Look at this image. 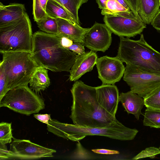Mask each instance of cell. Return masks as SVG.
<instances>
[{"label": "cell", "instance_id": "cell-1", "mask_svg": "<svg viewBox=\"0 0 160 160\" xmlns=\"http://www.w3.org/2000/svg\"><path fill=\"white\" fill-rule=\"evenodd\" d=\"M72 98L70 116L74 124L81 126L103 128L116 120L97 101L95 87L76 81L71 89Z\"/></svg>", "mask_w": 160, "mask_h": 160}, {"label": "cell", "instance_id": "cell-2", "mask_svg": "<svg viewBox=\"0 0 160 160\" xmlns=\"http://www.w3.org/2000/svg\"><path fill=\"white\" fill-rule=\"evenodd\" d=\"M31 55L39 66L55 72H70L77 56L62 46L56 34L39 31L33 34Z\"/></svg>", "mask_w": 160, "mask_h": 160}, {"label": "cell", "instance_id": "cell-3", "mask_svg": "<svg viewBox=\"0 0 160 160\" xmlns=\"http://www.w3.org/2000/svg\"><path fill=\"white\" fill-rule=\"evenodd\" d=\"M48 130L55 135L73 141H78L88 136H100L121 141L133 139L138 132L135 128L125 126L117 119L105 127H91L60 122L51 119Z\"/></svg>", "mask_w": 160, "mask_h": 160}, {"label": "cell", "instance_id": "cell-4", "mask_svg": "<svg viewBox=\"0 0 160 160\" xmlns=\"http://www.w3.org/2000/svg\"><path fill=\"white\" fill-rule=\"evenodd\" d=\"M120 38L118 58L126 64L160 74V53L148 43L143 34L138 40L124 37Z\"/></svg>", "mask_w": 160, "mask_h": 160}, {"label": "cell", "instance_id": "cell-5", "mask_svg": "<svg viewBox=\"0 0 160 160\" xmlns=\"http://www.w3.org/2000/svg\"><path fill=\"white\" fill-rule=\"evenodd\" d=\"M2 54L0 63L3 68L8 90L28 85L31 74L39 66L31 57V52H11Z\"/></svg>", "mask_w": 160, "mask_h": 160}, {"label": "cell", "instance_id": "cell-6", "mask_svg": "<svg viewBox=\"0 0 160 160\" xmlns=\"http://www.w3.org/2000/svg\"><path fill=\"white\" fill-rule=\"evenodd\" d=\"M32 24L26 13L21 19L0 25V52H27L32 49Z\"/></svg>", "mask_w": 160, "mask_h": 160}, {"label": "cell", "instance_id": "cell-7", "mask_svg": "<svg viewBox=\"0 0 160 160\" xmlns=\"http://www.w3.org/2000/svg\"><path fill=\"white\" fill-rule=\"evenodd\" d=\"M1 107L30 115L44 109L45 104L43 99L27 85L18 87L9 90L0 101Z\"/></svg>", "mask_w": 160, "mask_h": 160}, {"label": "cell", "instance_id": "cell-8", "mask_svg": "<svg viewBox=\"0 0 160 160\" xmlns=\"http://www.w3.org/2000/svg\"><path fill=\"white\" fill-rule=\"evenodd\" d=\"M123 79L131 92L144 99L160 87V74L146 72L129 64H126Z\"/></svg>", "mask_w": 160, "mask_h": 160}, {"label": "cell", "instance_id": "cell-9", "mask_svg": "<svg viewBox=\"0 0 160 160\" xmlns=\"http://www.w3.org/2000/svg\"><path fill=\"white\" fill-rule=\"evenodd\" d=\"M104 16L106 25L112 33L119 37H134L141 34L146 27L138 15L132 17Z\"/></svg>", "mask_w": 160, "mask_h": 160}, {"label": "cell", "instance_id": "cell-10", "mask_svg": "<svg viewBox=\"0 0 160 160\" xmlns=\"http://www.w3.org/2000/svg\"><path fill=\"white\" fill-rule=\"evenodd\" d=\"M9 151L11 158L30 159L52 157L56 151L31 142L28 140L18 139L13 138Z\"/></svg>", "mask_w": 160, "mask_h": 160}, {"label": "cell", "instance_id": "cell-11", "mask_svg": "<svg viewBox=\"0 0 160 160\" xmlns=\"http://www.w3.org/2000/svg\"><path fill=\"white\" fill-rule=\"evenodd\" d=\"M112 33L105 23L95 22L85 33L82 44L91 50L105 52L111 44Z\"/></svg>", "mask_w": 160, "mask_h": 160}, {"label": "cell", "instance_id": "cell-12", "mask_svg": "<svg viewBox=\"0 0 160 160\" xmlns=\"http://www.w3.org/2000/svg\"><path fill=\"white\" fill-rule=\"evenodd\" d=\"M98 77L103 84H113L120 81L125 67L117 56H103L97 59L96 63Z\"/></svg>", "mask_w": 160, "mask_h": 160}, {"label": "cell", "instance_id": "cell-13", "mask_svg": "<svg viewBox=\"0 0 160 160\" xmlns=\"http://www.w3.org/2000/svg\"><path fill=\"white\" fill-rule=\"evenodd\" d=\"M96 97L99 104L112 115L115 116L119 102L117 87L113 84H103L95 87Z\"/></svg>", "mask_w": 160, "mask_h": 160}, {"label": "cell", "instance_id": "cell-14", "mask_svg": "<svg viewBox=\"0 0 160 160\" xmlns=\"http://www.w3.org/2000/svg\"><path fill=\"white\" fill-rule=\"evenodd\" d=\"M98 58L96 52L91 50L82 54L77 55L70 71V81H76L86 72L91 71L96 64Z\"/></svg>", "mask_w": 160, "mask_h": 160}, {"label": "cell", "instance_id": "cell-15", "mask_svg": "<svg viewBox=\"0 0 160 160\" xmlns=\"http://www.w3.org/2000/svg\"><path fill=\"white\" fill-rule=\"evenodd\" d=\"M58 25L57 35L64 36L74 42L82 43L85 33L88 28H84L77 23H73L64 19L56 18Z\"/></svg>", "mask_w": 160, "mask_h": 160}, {"label": "cell", "instance_id": "cell-16", "mask_svg": "<svg viewBox=\"0 0 160 160\" xmlns=\"http://www.w3.org/2000/svg\"><path fill=\"white\" fill-rule=\"evenodd\" d=\"M119 101L128 114H132L137 120H139L140 115L142 114L141 110L145 105L143 98L130 91L120 93Z\"/></svg>", "mask_w": 160, "mask_h": 160}, {"label": "cell", "instance_id": "cell-17", "mask_svg": "<svg viewBox=\"0 0 160 160\" xmlns=\"http://www.w3.org/2000/svg\"><path fill=\"white\" fill-rule=\"evenodd\" d=\"M26 13L24 4L12 3L7 5L0 3V25L8 24L17 21Z\"/></svg>", "mask_w": 160, "mask_h": 160}, {"label": "cell", "instance_id": "cell-18", "mask_svg": "<svg viewBox=\"0 0 160 160\" xmlns=\"http://www.w3.org/2000/svg\"><path fill=\"white\" fill-rule=\"evenodd\" d=\"M160 0H138V13L146 24H151L160 10Z\"/></svg>", "mask_w": 160, "mask_h": 160}, {"label": "cell", "instance_id": "cell-19", "mask_svg": "<svg viewBox=\"0 0 160 160\" xmlns=\"http://www.w3.org/2000/svg\"><path fill=\"white\" fill-rule=\"evenodd\" d=\"M29 84L36 93L44 91L50 85L47 69L41 66L37 67L31 74Z\"/></svg>", "mask_w": 160, "mask_h": 160}, {"label": "cell", "instance_id": "cell-20", "mask_svg": "<svg viewBox=\"0 0 160 160\" xmlns=\"http://www.w3.org/2000/svg\"><path fill=\"white\" fill-rule=\"evenodd\" d=\"M101 14L103 15L125 17H132L135 16L131 10L126 9L116 0H107L106 8L102 9Z\"/></svg>", "mask_w": 160, "mask_h": 160}, {"label": "cell", "instance_id": "cell-21", "mask_svg": "<svg viewBox=\"0 0 160 160\" xmlns=\"http://www.w3.org/2000/svg\"><path fill=\"white\" fill-rule=\"evenodd\" d=\"M47 15L51 18L66 19L73 23H77L65 8L55 0H48L46 8ZM78 24V23H77Z\"/></svg>", "mask_w": 160, "mask_h": 160}, {"label": "cell", "instance_id": "cell-22", "mask_svg": "<svg viewBox=\"0 0 160 160\" xmlns=\"http://www.w3.org/2000/svg\"><path fill=\"white\" fill-rule=\"evenodd\" d=\"M61 4L76 22L80 25L78 15V10L82 5L88 0H55Z\"/></svg>", "mask_w": 160, "mask_h": 160}, {"label": "cell", "instance_id": "cell-23", "mask_svg": "<svg viewBox=\"0 0 160 160\" xmlns=\"http://www.w3.org/2000/svg\"><path fill=\"white\" fill-rule=\"evenodd\" d=\"M143 122L144 126L160 128V110L147 108Z\"/></svg>", "mask_w": 160, "mask_h": 160}, {"label": "cell", "instance_id": "cell-24", "mask_svg": "<svg viewBox=\"0 0 160 160\" xmlns=\"http://www.w3.org/2000/svg\"><path fill=\"white\" fill-rule=\"evenodd\" d=\"M37 23L38 28L43 32L54 34H57L58 33V25L56 18L47 15Z\"/></svg>", "mask_w": 160, "mask_h": 160}, {"label": "cell", "instance_id": "cell-25", "mask_svg": "<svg viewBox=\"0 0 160 160\" xmlns=\"http://www.w3.org/2000/svg\"><path fill=\"white\" fill-rule=\"evenodd\" d=\"M48 0H33V15L36 22L47 16L46 8Z\"/></svg>", "mask_w": 160, "mask_h": 160}, {"label": "cell", "instance_id": "cell-26", "mask_svg": "<svg viewBox=\"0 0 160 160\" xmlns=\"http://www.w3.org/2000/svg\"><path fill=\"white\" fill-rule=\"evenodd\" d=\"M12 123L2 122L0 123V144L10 143L13 138L12 134Z\"/></svg>", "mask_w": 160, "mask_h": 160}, {"label": "cell", "instance_id": "cell-27", "mask_svg": "<svg viewBox=\"0 0 160 160\" xmlns=\"http://www.w3.org/2000/svg\"><path fill=\"white\" fill-rule=\"evenodd\" d=\"M70 158L74 160H92L94 159L95 157L78 141L76 149Z\"/></svg>", "mask_w": 160, "mask_h": 160}, {"label": "cell", "instance_id": "cell-28", "mask_svg": "<svg viewBox=\"0 0 160 160\" xmlns=\"http://www.w3.org/2000/svg\"><path fill=\"white\" fill-rule=\"evenodd\" d=\"M144 99L147 108L160 110V87Z\"/></svg>", "mask_w": 160, "mask_h": 160}, {"label": "cell", "instance_id": "cell-29", "mask_svg": "<svg viewBox=\"0 0 160 160\" xmlns=\"http://www.w3.org/2000/svg\"><path fill=\"white\" fill-rule=\"evenodd\" d=\"M160 154L159 148L154 147L146 148L142 150L138 154L132 158V160H136L147 158H153L155 156Z\"/></svg>", "mask_w": 160, "mask_h": 160}, {"label": "cell", "instance_id": "cell-30", "mask_svg": "<svg viewBox=\"0 0 160 160\" xmlns=\"http://www.w3.org/2000/svg\"><path fill=\"white\" fill-rule=\"evenodd\" d=\"M8 91L3 68L0 63V101Z\"/></svg>", "mask_w": 160, "mask_h": 160}, {"label": "cell", "instance_id": "cell-31", "mask_svg": "<svg viewBox=\"0 0 160 160\" xmlns=\"http://www.w3.org/2000/svg\"><path fill=\"white\" fill-rule=\"evenodd\" d=\"M67 49L71 51L78 55H82L85 53L84 46L79 42H73Z\"/></svg>", "mask_w": 160, "mask_h": 160}, {"label": "cell", "instance_id": "cell-32", "mask_svg": "<svg viewBox=\"0 0 160 160\" xmlns=\"http://www.w3.org/2000/svg\"><path fill=\"white\" fill-rule=\"evenodd\" d=\"M11 158L9 150L5 144H0V160H5Z\"/></svg>", "mask_w": 160, "mask_h": 160}, {"label": "cell", "instance_id": "cell-33", "mask_svg": "<svg viewBox=\"0 0 160 160\" xmlns=\"http://www.w3.org/2000/svg\"><path fill=\"white\" fill-rule=\"evenodd\" d=\"M128 4L131 10L134 14L137 16L138 13V0H125Z\"/></svg>", "mask_w": 160, "mask_h": 160}, {"label": "cell", "instance_id": "cell-34", "mask_svg": "<svg viewBox=\"0 0 160 160\" xmlns=\"http://www.w3.org/2000/svg\"><path fill=\"white\" fill-rule=\"evenodd\" d=\"M34 117L41 122L46 123L47 125L48 124V122L52 119L50 115L47 114H35L34 115Z\"/></svg>", "mask_w": 160, "mask_h": 160}, {"label": "cell", "instance_id": "cell-35", "mask_svg": "<svg viewBox=\"0 0 160 160\" xmlns=\"http://www.w3.org/2000/svg\"><path fill=\"white\" fill-rule=\"evenodd\" d=\"M92 151L94 153L103 154L113 155L119 153V152L117 150L104 149H93Z\"/></svg>", "mask_w": 160, "mask_h": 160}, {"label": "cell", "instance_id": "cell-36", "mask_svg": "<svg viewBox=\"0 0 160 160\" xmlns=\"http://www.w3.org/2000/svg\"><path fill=\"white\" fill-rule=\"evenodd\" d=\"M151 24L158 32H160V10L153 18Z\"/></svg>", "mask_w": 160, "mask_h": 160}, {"label": "cell", "instance_id": "cell-37", "mask_svg": "<svg viewBox=\"0 0 160 160\" xmlns=\"http://www.w3.org/2000/svg\"><path fill=\"white\" fill-rule=\"evenodd\" d=\"M96 1L100 9H103L105 8L107 0H96Z\"/></svg>", "mask_w": 160, "mask_h": 160}, {"label": "cell", "instance_id": "cell-38", "mask_svg": "<svg viewBox=\"0 0 160 160\" xmlns=\"http://www.w3.org/2000/svg\"><path fill=\"white\" fill-rule=\"evenodd\" d=\"M126 9L131 10L128 3L125 0H116ZM132 11V10H131Z\"/></svg>", "mask_w": 160, "mask_h": 160}, {"label": "cell", "instance_id": "cell-39", "mask_svg": "<svg viewBox=\"0 0 160 160\" xmlns=\"http://www.w3.org/2000/svg\"><path fill=\"white\" fill-rule=\"evenodd\" d=\"M159 149H160V146H159Z\"/></svg>", "mask_w": 160, "mask_h": 160}]
</instances>
